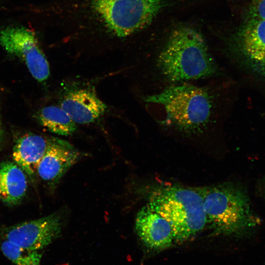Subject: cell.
Wrapping results in <instances>:
<instances>
[{"instance_id": "3", "label": "cell", "mask_w": 265, "mask_h": 265, "mask_svg": "<svg viewBox=\"0 0 265 265\" xmlns=\"http://www.w3.org/2000/svg\"><path fill=\"white\" fill-rule=\"evenodd\" d=\"M146 101L161 107L166 123L186 132L197 131L205 125L213 106L207 90L188 84L170 87Z\"/></svg>"}, {"instance_id": "9", "label": "cell", "mask_w": 265, "mask_h": 265, "mask_svg": "<svg viewBox=\"0 0 265 265\" xmlns=\"http://www.w3.org/2000/svg\"><path fill=\"white\" fill-rule=\"evenodd\" d=\"M79 158V151L67 141L56 138L49 139L36 173L50 186H54Z\"/></svg>"}, {"instance_id": "13", "label": "cell", "mask_w": 265, "mask_h": 265, "mask_svg": "<svg viewBox=\"0 0 265 265\" xmlns=\"http://www.w3.org/2000/svg\"><path fill=\"white\" fill-rule=\"evenodd\" d=\"M27 188L26 175L14 162L0 163V200L11 206L19 204Z\"/></svg>"}, {"instance_id": "11", "label": "cell", "mask_w": 265, "mask_h": 265, "mask_svg": "<svg viewBox=\"0 0 265 265\" xmlns=\"http://www.w3.org/2000/svg\"><path fill=\"white\" fill-rule=\"evenodd\" d=\"M60 106L76 123L94 122L104 115L106 105L90 89L70 90L63 95Z\"/></svg>"}, {"instance_id": "5", "label": "cell", "mask_w": 265, "mask_h": 265, "mask_svg": "<svg viewBox=\"0 0 265 265\" xmlns=\"http://www.w3.org/2000/svg\"><path fill=\"white\" fill-rule=\"evenodd\" d=\"M106 26L118 37L130 35L147 26L160 10L161 0H92Z\"/></svg>"}, {"instance_id": "4", "label": "cell", "mask_w": 265, "mask_h": 265, "mask_svg": "<svg viewBox=\"0 0 265 265\" xmlns=\"http://www.w3.org/2000/svg\"><path fill=\"white\" fill-rule=\"evenodd\" d=\"M207 223L217 233H242L258 224L249 199L233 185H220L202 190Z\"/></svg>"}, {"instance_id": "8", "label": "cell", "mask_w": 265, "mask_h": 265, "mask_svg": "<svg viewBox=\"0 0 265 265\" xmlns=\"http://www.w3.org/2000/svg\"><path fill=\"white\" fill-rule=\"evenodd\" d=\"M236 43L243 62L265 78V19L250 17L238 30Z\"/></svg>"}, {"instance_id": "14", "label": "cell", "mask_w": 265, "mask_h": 265, "mask_svg": "<svg viewBox=\"0 0 265 265\" xmlns=\"http://www.w3.org/2000/svg\"><path fill=\"white\" fill-rule=\"evenodd\" d=\"M39 123L49 131L60 135L72 134L77 130L76 123L60 106L43 107L37 114Z\"/></svg>"}, {"instance_id": "17", "label": "cell", "mask_w": 265, "mask_h": 265, "mask_svg": "<svg viewBox=\"0 0 265 265\" xmlns=\"http://www.w3.org/2000/svg\"><path fill=\"white\" fill-rule=\"evenodd\" d=\"M3 137H4L3 130L2 128V126L0 124V144L3 141Z\"/></svg>"}, {"instance_id": "10", "label": "cell", "mask_w": 265, "mask_h": 265, "mask_svg": "<svg viewBox=\"0 0 265 265\" xmlns=\"http://www.w3.org/2000/svg\"><path fill=\"white\" fill-rule=\"evenodd\" d=\"M135 226L140 239L151 249H166L174 241L173 231L169 223L147 204L138 212Z\"/></svg>"}, {"instance_id": "6", "label": "cell", "mask_w": 265, "mask_h": 265, "mask_svg": "<svg viewBox=\"0 0 265 265\" xmlns=\"http://www.w3.org/2000/svg\"><path fill=\"white\" fill-rule=\"evenodd\" d=\"M0 46L9 54L21 60L36 80L41 82L48 79L49 62L31 30L22 26L1 29Z\"/></svg>"}, {"instance_id": "2", "label": "cell", "mask_w": 265, "mask_h": 265, "mask_svg": "<svg viewBox=\"0 0 265 265\" xmlns=\"http://www.w3.org/2000/svg\"><path fill=\"white\" fill-rule=\"evenodd\" d=\"M147 205L169 223L175 241L188 239L207 224L201 190L180 186L164 187L152 196Z\"/></svg>"}, {"instance_id": "16", "label": "cell", "mask_w": 265, "mask_h": 265, "mask_svg": "<svg viewBox=\"0 0 265 265\" xmlns=\"http://www.w3.org/2000/svg\"><path fill=\"white\" fill-rule=\"evenodd\" d=\"M251 17L265 19V0H250Z\"/></svg>"}, {"instance_id": "7", "label": "cell", "mask_w": 265, "mask_h": 265, "mask_svg": "<svg viewBox=\"0 0 265 265\" xmlns=\"http://www.w3.org/2000/svg\"><path fill=\"white\" fill-rule=\"evenodd\" d=\"M62 220L58 213L23 222L8 228L6 239L24 248L39 251L59 235Z\"/></svg>"}, {"instance_id": "1", "label": "cell", "mask_w": 265, "mask_h": 265, "mask_svg": "<svg viewBox=\"0 0 265 265\" xmlns=\"http://www.w3.org/2000/svg\"><path fill=\"white\" fill-rule=\"evenodd\" d=\"M157 62L161 75L173 82L205 79L217 72L203 36L187 26L178 27L171 33Z\"/></svg>"}, {"instance_id": "12", "label": "cell", "mask_w": 265, "mask_h": 265, "mask_svg": "<svg viewBox=\"0 0 265 265\" xmlns=\"http://www.w3.org/2000/svg\"><path fill=\"white\" fill-rule=\"evenodd\" d=\"M49 144V139L42 136L26 134L16 141L12 157L15 162L31 179L37 172L38 165Z\"/></svg>"}, {"instance_id": "15", "label": "cell", "mask_w": 265, "mask_h": 265, "mask_svg": "<svg viewBox=\"0 0 265 265\" xmlns=\"http://www.w3.org/2000/svg\"><path fill=\"white\" fill-rule=\"evenodd\" d=\"M3 255L14 265H40L42 255L39 251L22 247L5 239L1 244Z\"/></svg>"}]
</instances>
